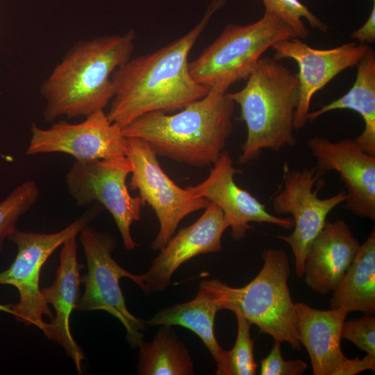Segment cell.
<instances>
[{
  "instance_id": "cell-5",
  "label": "cell",
  "mask_w": 375,
  "mask_h": 375,
  "mask_svg": "<svg viewBox=\"0 0 375 375\" xmlns=\"http://www.w3.org/2000/svg\"><path fill=\"white\" fill-rule=\"evenodd\" d=\"M262 258L261 270L243 287L233 288L217 281L222 310L240 313L262 333L300 350L295 303L288 284L291 273L288 256L283 249L269 248Z\"/></svg>"
},
{
  "instance_id": "cell-23",
  "label": "cell",
  "mask_w": 375,
  "mask_h": 375,
  "mask_svg": "<svg viewBox=\"0 0 375 375\" xmlns=\"http://www.w3.org/2000/svg\"><path fill=\"white\" fill-rule=\"evenodd\" d=\"M162 326L153 339L139 347L138 374L141 375H192L193 362L188 349L172 326Z\"/></svg>"
},
{
  "instance_id": "cell-11",
  "label": "cell",
  "mask_w": 375,
  "mask_h": 375,
  "mask_svg": "<svg viewBox=\"0 0 375 375\" xmlns=\"http://www.w3.org/2000/svg\"><path fill=\"white\" fill-rule=\"evenodd\" d=\"M324 172L316 167L303 169L283 167L282 188L272 199L274 211L292 216L294 231L289 235H278L292 249L298 278L303 276V264L308 248L324 227L328 215L347 199L346 191H340L330 197H318Z\"/></svg>"
},
{
  "instance_id": "cell-20",
  "label": "cell",
  "mask_w": 375,
  "mask_h": 375,
  "mask_svg": "<svg viewBox=\"0 0 375 375\" xmlns=\"http://www.w3.org/2000/svg\"><path fill=\"white\" fill-rule=\"evenodd\" d=\"M217 280L203 281L193 299L160 310L146 323L151 326L177 325L193 331L216 362V374L225 375L227 351L219 344L214 332L216 314L222 310Z\"/></svg>"
},
{
  "instance_id": "cell-12",
  "label": "cell",
  "mask_w": 375,
  "mask_h": 375,
  "mask_svg": "<svg viewBox=\"0 0 375 375\" xmlns=\"http://www.w3.org/2000/svg\"><path fill=\"white\" fill-rule=\"evenodd\" d=\"M26 155L63 153L76 161L126 156V138L122 128L108 119L104 110L97 111L78 124L64 120L48 128L33 124Z\"/></svg>"
},
{
  "instance_id": "cell-4",
  "label": "cell",
  "mask_w": 375,
  "mask_h": 375,
  "mask_svg": "<svg viewBox=\"0 0 375 375\" xmlns=\"http://www.w3.org/2000/svg\"><path fill=\"white\" fill-rule=\"evenodd\" d=\"M243 88L228 96L240 108L247 138L238 162L256 160L263 149L279 151L296 143L294 117L299 103L297 74L273 57L262 56Z\"/></svg>"
},
{
  "instance_id": "cell-18",
  "label": "cell",
  "mask_w": 375,
  "mask_h": 375,
  "mask_svg": "<svg viewBox=\"0 0 375 375\" xmlns=\"http://www.w3.org/2000/svg\"><path fill=\"white\" fill-rule=\"evenodd\" d=\"M84 267L78 261L76 236H73L62 244L54 282L41 289L44 300L47 304H51L56 311L43 333L64 349L74 361L79 374H82L81 363L85 356L72 335L69 321L79 299L80 272Z\"/></svg>"
},
{
  "instance_id": "cell-13",
  "label": "cell",
  "mask_w": 375,
  "mask_h": 375,
  "mask_svg": "<svg viewBox=\"0 0 375 375\" xmlns=\"http://www.w3.org/2000/svg\"><path fill=\"white\" fill-rule=\"evenodd\" d=\"M271 48L274 59H292L299 67V103L294 117V130L303 128L308 122L314 94L342 72L357 66L369 49L367 44L349 42L331 49H318L299 38L280 40Z\"/></svg>"
},
{
  "instance_id": "cell-3",
  "label": "cell",
  "mask_w": 375,
  "mask_h": 375,
  "mask_svg": "<svg viewBox=\"0 0 375 375\" xmlns=\"http://www.w3.org/2000/svg\"><path fill=\"white\" fill-rule=\"evenodd\" d=\"M227 92L210 90L174 114H145L122 128V134L144 140L157 156L198 167L213 165L233 130L235 103Z\"/></svg>"
},
{
  "instance_id": "cell-25",
  "label": "cell",
  "mask_w": 375,
  "mask_h": 375,
  "mask_svg": "<svg viewBox=\"0 0 375 375\" xmlns=\"http://www.w3.org/2000/svg\"><path fill=\"white\" fill-rule=\"evenodd\" d=\"M238 332L233 347L226 351L225 375H255L258 365L253 356V340L250 335L249 322L240 313L234 312Z\"/></svg>"
},
{
  "instance_id": "cell-10",
  "label": "cell",
  "mask_w": 375,
  "mask_h": 375,
  "mask_svg": "<svg viewBox=\"0 0 375 375\" xmlns=\"http://www.w3.org/2000/svg\"><path fill=\"white\" fill-rule=\"evenodd\" d=\"M126 157L132 167L129 188L138 190L142 205L147 203L159 221V231L151 247L160 250L173 236L181 221L205 209L210 201L177 185L163 171L157 154L144 140L126 138Z\"/></svg>"
},
{
  "instance_id": "cell-2",
  "label": "cell",
  "mask_w": 375,
  "mask_h": 375,
  "mask_svg": "<svg viewBox=\"0 0 375 375\" xmlns=\"http://www.w3.org/2000/svg\"><path fill=\"white\" fill-rule=\"evenodd\" d=\"M135 37L129 30L74 43L40 85L44 119L85 117L104 110L114 96L112 74L131 58Z\"/></svg>"
},
{
  "instance_id": "cell-1",
  "label": "cell",
  "mask_w": 375,
  "mask_h": 375,
  "mask_svg": "<svg viewBox=\"0 0 375 375\" xmlns=\"http://www.w3.org/2000/svg\"><path fill=\"white\" fill-rule=\"evenodd\" d=\"M226 1L214 0L185 35L153 53L131 58L114 71V96L106 113L110 122L122 128L147 113L179 110L208 93L192 77L188 56L212 15Z\"/></svg>"
},
{
  "instance_id": "cell-14",
  "label": "cell",
  "mask_w": 375,
  "mask_h": 375,
  "mask_svg": "<svg viewBox=\"0 0 375 375\" xmlns=\"http://www.w3.org/2000/svg\"><path fill=\"white\" fill-rule=\"evenodd\" d=\"M295 305L297 332L306 349L315 375H355L375 370V356L347 358L342 353L341 329L347 313L344 308L315 309L304 303Z\"/></svg>"
},
{
  "instance_id": "cell-9",
  "label": "cell",
  "mask_w": 375,
  "mask_h": 375,
  "mask_svg": "<svg viewBox=\"0 0 375 375\" xmlns=\"http://www.w3.org/2000/svg\"><path fill=\"white\" fill-rule=\"evenodd\" d=\"M132 172L126 156L75 161L65 176L69 194L78 206L98 202L112 215L127 250H133L134 241L131 227L139 221L142 201L139 196L132 197L126 185V178Z\"/></svg>"
},
{
  "instance_id": "cell-27",
  "label": "cell",
  "mask_w": 375,
  "mask_h": 375,
  "mask_svg": "<svg viewBox=\"0 0 375 375\" xmlns=\"http://www.w3.org/2000/svg\"><path fill=\"white\" fill-rule=\"evenodd\" d=\"M341 338L349 340L367 354L375 356V317L364 316L344 322Z\"/></svg>"
},
{
  "instance_id": "cell-22",
  "label": "cell",
  "mask_w": 375,
  "mask_h": 375,
  "mask_svg": "<svg viewBox=\"0 0 375 375\" xmlns=\"http://www.w3.org/2000/svg\"><path fill=\"white\" fill-rule=\"evenodd\" d=\"M331 308H344L367 315L375 312V228L360 244L330 301Z\"/></svg>"
},
{
  "instance_id": "cell-24",
  "label": "cell",
  "mask_w": 375,
  "mask_h": 375,
  "mask_svg": "<svg viewBox=\"0 0 375 375\" xmlns=\"http://www.w3.org/2000/svg\"><path fill=\"white\" fill-rule=\"evenodd\" d=\"M40 190L34 181H24L0 203V251L3 242L17 228L19 219L37 202Z\"/></svg>"
},
{
  "instance_id": "cell-16",
  "label": "cell",
  "mask_w": 375,
  "mask_h": 375,
  "mask_svg": "<svg viewBox=\"0 0 375 375\" xmlns=\"http://www.w3.org/2000/svg\"><path fill=\"white\" fill-rule=\"evenodd\" d=\"M242 172L234 167L230 154L224 151L213 164L208 177L201 183L186 188L194 197L208 199L222 209L231 228V236L236 241L243 239L252 228L251 222L269 223L284 229L292 228V218L272 215L265 204L236 184L234 176Z\"/></svg>"
},
{
  "instance_id": "cell-21",
  "label": "cell",
  "mask_w": 375,
  "mask_h": 375,
  "mask_svg": "<svg viewBox=\"0 0 375 375\" xmlns=\"http://www.w3.org/2000/svg\"><path fill=\"white\" fill-rule=\"evenodd\" d=\"M345 109L361 116L365 128L353 140L362 150L375 156V54L370 47L357 65L356 77L349 91L310 112L308 121L312 122L330 111Z\"/></svg>"
},
{
  "instance_id": "cell-8",
  "label": "cell",
  "mask_w": 375,
  "mask_h": 375,
  "mask_svg": "<svg viewBox=\"0 0 375 375\" xmlns=\"http://www.w3.org/2000/svg\"><path fill=\"white\" fill-rule=\"evenodd\" d=\"M79 240L87 260L88 273L81 278L85 290L76 309L103 310L112 315L124 325L130 344L138 347L143 341L145 322L128 310L119 280L126 277L143 290L142 275L126 271L112 258L115 241L110 234L88 226L80 232Z\"/></svg>"
},
{
  "instance_id": "cell-30",
  "label": "cell",
  "mask_w": 375,
  "mask_h": 375,
  "mask_svg": "<svg viewBox=\"0 0 375 375\" xmlns=\"http://www.w3.org/2000/svg\"><path fill=\"white\" fill-rule=\"evenodd\" d=\"M0 312H4L9 314H11L12 315L13 312L10 308V304L4 305L0 303Z\"/></svg>"
},
{
  "instance_id": "cell-26",
  "label": "cell",
  "mask_w": 375,
  "mask_h": 375,
  "mask_svg": "<svg viewBox=\"0 0 375 375\" xmlns=\"http://www.w3.org/2000/svg\"><path fill=\"white\" fill-rule=\"evenodd\" d=\"M265 8L269 9L283 19L295 31L298 38L305 40L309 35L306 19L313 28L326 33L328 26L317 17L300 0H261Z\"/></svg>"
},
{
  "instance_id": "cell-29",
  "label": "cell",
  "mask_w": 375,
  "mask_h": 375,
  "mask_svg": "<svg viewBox=\"0 0 375 375\" xmlns=\"http://www.w3.org/2000/svg\"><path fill=\"white\" fill-rule=\"evenodd\" d=\"M351 37L360 44H369L375 42V3L365 22L359 28L354 31Z\"/></svg>"
},
{
  "instance_id": "cell-17",
  "label": "cell",
  "mask_w": 375,
  "mask_h": 375,
  "mask_svg": "<svg viewBox=\"0 0 375 375\" xmlns=\"http://www.w3.org/2000/svg\"><path fill=\"white\" fill-rule=\"evenodd\" d=\"M228 227L222 209L210 201L194 223L180 229L169 240L147 272L142 274L143 291L152 294L166 290L183 263L200 254L220 251L222 235Z\"/></svg>"
},
{
  "instance_id": "cell-6",
  "label": "cell",
  "mask_w": 375,
  "mask_h": 375,
  "mask_svg": "<svg viewBox=\"0 0 375 375\" xmlns=\"http://www.w3.org/2000/svg\"><path fill=\"white\" fill-rule=\"evenodd\" d=\"M298 38L273 11L265 8L258 21L229 24L194 60L189 62L193 79L208 90L227 92L235 83L247 80L262 55L276 42Z\"/></svg>"
},
{
  "instance_id": "cell-31",
  "label": "cell",
  "mask_w": 375,
  "mask_h": 375,
  "mask_svg": "<svg viewBox=\"0 0 375 375\" xmlns=\"http://www.w3.org/2000/svg\"><path fill=\"white\" fill-rule=\"evenodd\" d=\"M368 1H372L373 3H375V0H368Z\"/></svg>"
},
{
  "instance_id": "cell-28",
  "label": "cell",
  "mask_w": 375,
  "mask_h": 375,
  "mask_svg": "<svg viewBox=\"0 0 375 375\" xmlns=\"http://www.w3.org/2000/svg\"><path fill=\"white\" fill-rule=\"evenodd\" d=\"M281 342L274 340L269 353L261 360V375H301L308 365L302 360H285L281 351Z\"/></svg>"
},
{
  "instance_id": "cell-15",
  "label": "cell",
  "mask_w": 375,
  "mask_h": 375,
  "mask_svg": "<svg viewBox=\"0 0 375 375\" xmlns=\"http://www.w3.org/2000/svg\"><path fill=\"white\" fill-rule=\"evenodd\" d=\"M316 168L335 171L347 188L345 208L354 215L375 221V156L362 150L353 140L332 142L315 136L308 141Z\"/></svg>"
},
{
  "instance_id": "cell-19",
  "label": "cell",
  "mask_w": 375,
  "mask_h": 375,
  "mask_svg": "<svg viewBox=\"0 0 375 375\" xmlns=\"http://www.w3.org/2000/svg\"><path fill=\"white\" fill-rule=\"evenodd\" d=\"M360 246L344 221H326L306 254L303 277L307 285L321 294L333 292L351 265Z\"/></svg>"
},
{
  "instance_id": "cell-7",
  "label": "cell",
  "mask_w": 375,
  "mask_h": 375,
  "mask_svg": "<svg viewBox=\"0 0 375 375\" xmlns=\"http://www.w3.org/2000/svg\"><path fill=\"white\" fill-rule=\"evenodd\" d=\"M99 206L89 208L80 217L62 230L51 233L22 231L16 229L8 238L16 244L15 260L6 270L0 272V285L15 287L19 299L10 304L12 315L27 326L33 325L42 332L47 323L43 316L51 319L53 314L44 300L40 288L41 269L57 248L80 232L96 218Z\"/></svg>"
}]
</instances>
